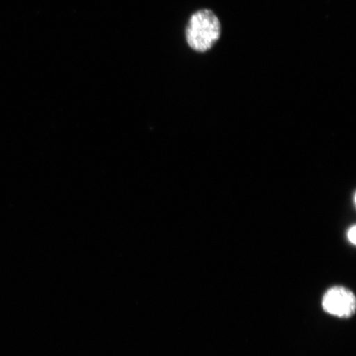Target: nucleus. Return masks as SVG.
I'll list each match as a JSON object with an SVG mask.
<instances>
[{"label": "nucleus", "instance_id": "obj_1", "mask_svg": "<svg viewBox=\"0 0 356 356\" xmlns=\"http://www.w3.org/2000/svg\"><path fill=\"white\" fill-rule=\"evenodd\" d=\"M220 22L215 13L202 10L191 16L186 30V42L193 50L206 52L220 39Z\"/></svg>", "mask_w": 356, "mask_h": 356}, {"label": "nucleus", "instance_id": "obj_2", "mask_svg": "<svg viewBox=\"0 0 356 356\" xmlns=\"http://www.w3.org/2000/svg\"><path fill=\"white\" fill-rule=\"evenodd\" d=\"M323 309L328 314L340 318H350L355 314V293L344 286H333L324 293Z\"/></svg>", "mask_w": 356, "mask_h": 356}, {"label": "nucleus", "instance_id": "obj_3", "mask_svg": "<svg viewBox=\"0 0 356 356\" xmlns=\"http://www.w3.org/2000/svg\"><path fill=\"white\" fill-rule=\"evenodd\" d=\"M355 225H353L350 227V228L348 230V232H347V238H348L349 241L353 245L355 244Z\"/></svg>", "mask_w": 356, "mask_h": 356}]
</instances>
